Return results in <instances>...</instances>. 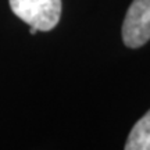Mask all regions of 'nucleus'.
Listing matches in <instances>:
<instances>
[{
    "label": "nucleus",
    "instance_id": "obj_1",
    "mask_svg": "<svg viewBox=\"0 0 150 150\" xmlns=\"http://www.w3.org/2000/svg\"><path fill=\"white\" fill-rule=\"evenodd\" d=\"M11 11L29 27L50 31L60 21L61 0H8Z\"/></svg>",
    "mask_w": 150,
    "mask_h": 150
},
{
    "label": "nucleus",
    "instance_id": "obj_2",
    "mask_svg": "<svg viewBox=\"0 0 150 150\" xmlns=\"http://www.w3.org/2000/svg\"><path fill=\"white\" fill-rule=\"evenodd\" d=\"M150 39V0H134L122 24V40L131 49L143 46Z\"/></svg>",
    "mask_w": 150,
    "mask_h": 150
},
{
    "label": "nucleus",
    "instance_id": "obj_3",
    "mask_svg": "<svg viewBox=\"0 0 150 150\" xmlns=\"http://www.w3.org/2000/svg\"><path fill=\"white\" fill-rule=\"evenodd\" d=\"M125 150H150V110L134 125Z\"/></svg>",
    "mask_w": 150,
    "mask_h": 150
},
{
    "label": "nucleus",
    "instance_id": "obj_4",
    "mask_svg": "<svg viewBox=\"0 0 150 150\" xmlns=\"http://www.w3.org/2000/svg\"><path fill=\"white\" fill-rule=\"evenodd\" d=\"M29 32H31V33L33 35V33H36V32H38V29H36L35 27H31V28H29Z\"/></svg>",
    "mask_w": 150,
    "mask_h": 150
}]
</instances>
